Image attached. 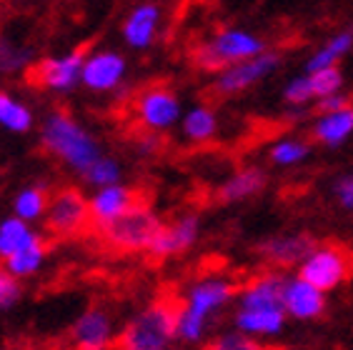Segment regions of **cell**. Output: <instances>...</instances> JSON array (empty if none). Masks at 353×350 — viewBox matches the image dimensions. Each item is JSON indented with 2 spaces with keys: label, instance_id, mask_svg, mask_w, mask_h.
<instances>
[{
  "label": "cell",
  "instance_id": "obj_1",
  "mask_svg": "<svg viewBox=\"0 0 353 350\" xmlns=\"http://www.w3.org/2000/svg\"><path fill=\"white\" fill-rule=\"evenodd\" d=\"M183 305L185 298H156L110 343L113 350H168V345L178 338V320H181Z\"/></svg>",
  "mask_w": 353,
  "mask_h": 350
},
{
  "label": "cell",
  "instance_id": "obj_2",
  "mask_svg": "<svg viewBox=\"0 0 353 350\" xmlns=\"http://www.w3.org/2000/svg\"><path fill=\"white\" fill-rule=\"evenodd\" d=\"M43 150L68 163L70 168L78 170L81 175L101 158L98 143L65 110H55L48 115L46 125H43Z\"/></svg>",
  "mask_w": 353,
  "mask_h": 350
},
{
  "label": "cell",
  "instance_id": "obj_3",
  "mask_svg": "<svg viewBox=\"0 0 353 350\" xmlns=\"http://www.w3.org/2000/svg\"><path fill=\"white\" fill-rule=\"evenodd\" d=\"M233 296H241V285L233 280H203L185 296L183 313L178 320V338L185 343H198L205 333V320L213 310L223 308Z\"/></svg>",
  "mask_w": 353,
  "mask_h": 350
},
{
  "label": "cell",
  "instance_id": "obj_4",
  "mask_svg": "<svg viewBox=\"0 0 353 350\" xmlns=\"http://www.w3.org/2000/svg\"><path fill=\"white\" fill-rule=\"evenodd\" d=\"M161 225L163 223L158 220L150 205H136V208L125 210L123 216H118L116 220L95 228V233L101 236V243L108 250L128 256V253H138V250H148L150 240L156 238Z\"/></svg>",
  "mask_w": 353,
  "mask_h": 350
},
{
  "label": "cell",
  "instance_id": "obj_5",
  "mask_svg": "<svg viewBox=\"0 0 353 350\" xmlns=\"http://www.w3.org/2000/svg\"><path fill=\"white\" fill-rule=\"evenodd\" d=\"M263 41L245 30H221L211 41L193 48L190 61L201 70H223L233 63L248 61L253 55L263 53Z\"/></svg>",
  "mask_w": 353,
  "mask_h": 350
},
{
  "label": "cell",
  "instance_id": "obj_6",
  "mask_svg": "<svg viewBox=\"0 0 353 350\" xmlns=\"http://www.w3.org/2000/svg\"><path fill=\"white\" fill-rule=\"evenodd\" d=\"M46 230L53 238H78L93 233L90 200L73 185L55 190L46 208Z\"/></svg>",
  "mask_w": 353,
  "mask_h": 350
},
{
  "label": "cell",
  "instance_id": "obj_7",
  "mask_svg": "<svg viewBox=\"0 0 353 350\" xmlns=\"http://www.w3.org/2000/svg\"><path fill=\"white\" fill-rule=\"evenodd\" d=\"M353 273V253L346 250L343 245L328 243V245H319L306 260L301 262L299 276L306 283L316 285L319 290H333L339 288L343 280Z\"/></svg>",
  "mask_w": 353,
  "mask_h": 350
},
{
  "label": "cell",
  "instance_id": "obj_8",
  "mask_svg": "<svg viewBox=\"0 0 353 350\" xmlns=\"http://www.w3.org/2000/svg\"><path fill=\"white\" fill-rule=\"evenodd\" d=\"M130 108L136 113V121L145 130H165L178 121L181 103H178L173 88L163 83H150L133 95Z\"/></svg>",
  "mask_w": 353,
  "mask_h": 350
},
{
  "label": "cell",
  "instance_id": "obj_9",
  "mask_svg": "<svg viewBox=\"0 0 353 350\" xmlns=\"http://www.w3.org/2000/svg\"><path fill=\"white\" fill-rule=\"evenodd\" d=\"M90 45L83 43L65 58H46L41 63L26 68V81L33 88H53V90H70L78 83L83 63L88 61Z\"/></svg>",
  "mask_w": 353,
  "mask_h": 350
},
{
  "label": "cell",
  "instance_id": "obj_10",
  "mask_svg": "<svg viewBox=\"0 0 353 350\" xmlns=\"http://www.w3.org/2000/svg\"><path fill=\"white\" fill-rule=\"evenodd\" d=\"M281 65L279 53H259L248 58V61L233 63V65L223 68L218 78L213 81L211 93L223 98V95H236L245 88L256 85L259 81H263L265 75H271L276 68Z\"/></svg>",
  "mask_w": 353,
  "mask_h": 350
},
{
  "label": "cell",
  "instance_id": "obj_11",
  "mask_svg": "<svg viewBox=\"0 0 353 350\" xmlns=\"http://www.w3.org/2000/svg\"><path fill=\"white\" fill-rule=\"evenodd\" d=\"M150 198L138 188H125V185H105L93 196L90 200V218H93V230L105 225V223L116 220L125 210L136 208V205H148Z\"/></svg>",
  "mask_w": 353,
  "mask_h": 350
},
{
  "label": "cell",
  "instance_id": "obj_12",
  "mask_svg": "<svg viewBox=\"0 0 353 350\" xmlns=\"http://www.w3.org/2000/svg\"><path fill=\"white\" fill-rule=\"evenodd\" d=\"M196 238H198V216H193V213L181 216L173 223H163L158 228L156 238L148 245V256L153 260L173 258L178 253H185L196 243Z\"/></svg>",
  "mask_w": 353,
  "mask_h": 350
},
{
  "label": "cell",
  "instance_id": "obj_13",
  "mask_svg": "<svg viewBox=\"0 0 353 350\" xmlns=\"http://www.w3.org/2000/svg\"><path fill=\"white\" fill-rule=\"evenodd\" d=\"M319 248V240L308 233H299V236H279L271 238L259 245V253L271 262V265H279V268H291V265H299L303 262L313 250Z\"/></svg>",
  "mask_w": 353,
  "mask_h": 350
},
{
  "label": "cell",
  "instance_id": "obj_14",
  "mask_svg": "<svg viewBox=\"0 0 353 350\" xmlns=\"http://www.w3.org/2000/svg\"><path fill=\"white\" fill-rule=\"evenodd\" d=\"M73 350H105L113 343V325L103 308L85 310L70 330Z\"/></svg>",
  "mask_w": 353,
  "mask_h": 350
},
{
  "label": "cell",
  "instance_id": "obj_15",
  "mask_svg": "<svg viewBox=\"0 0 353 350\" xmlns=\"http://www.w3.org/2000/svg\"><path fill=\"white\" fill-rule=\"evenodd\" d=\"M283 308L285 313H291L299 320H311V318L323 316L326 298H323V290H319L316 285L306 283L303 278H299V280H288L285 283Z\"/></svg>",
  "mask_w": 353,
  "mask_h": 350
},
{
  "label": "cell",
  "instance_id": "obj_16",
  "mask_svg": "<svg viewBox=\"0 0 353 350\" xmlns=\"http://www.w3.org/2000/svg\"><path fill=\"white\" fill-rule=\"evenodd\" d=\"M125 61L118 53H98L83 63L81 81L90 90H110L123 81Z\"/></svg>",
  "mask_w": 353,
  "mask_h": 350
},
{
  "label": "cell",
  "instance_id": "obj_17",
  "mask_svg": "<svg viewBox=\"0 0 353 350\" xmlns=\"http://www.w3.org/2000/svg\"><path fill=\"white\" fill-rule=\"evenodd\" d=\"M288 278L281 273H263L241 288V308H283V288Z\"/></svg>",
  "mask_w": 353,
  "mask_h": 350
},
{
  "label": "cell",
  "instance_id": "obj_18",
  "mask_svg": "<svg viewBox=\"0 0 353 350\" xmlns=\"http://www.w3.org/2000/svg\"><path fill=\"white\" fill-rule=\"evenodd\" d=\"M353 135V103L343 105L331 113H321V118L313 123L311 138L323 143L328 148H339L341 143H346Z\"/></svg>",
  "mask_w": 353,
  "mask_h": 350
},
{
  "label": "cell",
  "instance_id": "obj_19",
  "mask_svg": "<svg viewBox=\"0 0 353 350\" xmlns=\"http://www.w3.org/2000/svg\"><path fill=\"white\" fill-rule=\"evenodd\" d=\"M265 183H268L265 170L256 168V165H253V168H243V170H238L236 175H231V178L221 185V190L216 193V198H218V203L245 200V198L259 196L261 190L265 188Z\"/></svg>",
  "mask_w": 353,
  "mask_h": 350
},
{
  "label": "cell",
  "instance_id": "obj_20",
  "mask_svg": "<svg viewBox=\"0 0 353 350\" xmlns=\"http://www.w3.org/2000/svg\"><path fill=\"white\" fill-rule=\"evenodd\" d=\"M158 25V8L156 3H143L123 23V35L128 45L133 48H148Z\"/></svg>",
  "mask_w": 353,
  "mask_h": 350
},
{
  "label": "cell",
  "instance_id": "obj_21",
  "mask_svg": "<svg viewBox=\"0 0 353 350\" xmlns=\"http://www.w3.org/2000/svg\"><path fill=\"white\" fill-rule=\"evenodd\" d=\"M285 308H241L236 316L238 330L253 336H276L283 328Z\"/></svg>",
  "mask_w": 353,
  "mask_h": 350
},
{
  "label": "cell",
  "instance_id": "obj_22",
  "mask_svg": "<svg viewBox=\"0 0 353 350\" xmlns=\"http://www.w3.org/2000/svg\"><path fill=\"white\" fill-rule=\"evenodd\" d=\"M35 233L26 225L23 218H8V220L0 223V258L15 256L18 250H23L26 245L35 240Z\"/></svg>",
  "mask_w": 353,
  "mask_h": 350
},
{
  "label": "cell",
  "instance_id": "obj_23",
  "mask_svg": "<svg viewBox=\"0 0 353 350\" xmlns=\"http://www.w3.org/2000/svg\"><path fill=\"white\" fill-rule=\"evenodd\" d=\"M351 48H353V30L346 28V30H341V33L333 35L326 45L321 48V50H316V53L308 58L306 73H313V70H321V68H328V65H336V61H341Z\"/></svg>",
  "mask_w": 353,
  "mask_h": 350
},
{
  "label": "cell",
  "instance_id": "obj_24",
  "mask_svg": "<svg viewBox=\"0 0 353 350\" xmlns=\"http://www.w3.org/2000/svg\"><path fill=\"white\" fill-rule=\"evenodd\" d=\"M46 250H48V245L43 243V238L38 236L30 245H26L23 250H18L15 256L6 258V268L18 278L30 276V273H35V270L41 268L43 258H46Z\"/></svg>",
  "mask_w": 353,
  "mask_h": 350
},
{
  "label": "cell",
  "instance_id": "obj_25",
  "mask_svg": "<svg viewBox=\"0 0 353 350\" xmlns=\"http://www.w3.org/2000/svg\"><path fill=\"white\" fill-rule=\"evenodd\" d=\"M0 125L13 133H28L33 125V115L23 103L13 101L8 93L0 90Z\"/></svg>",
  "mask_w": 353,
  "mask_h": 350
},
{
  "label": "cell",
  "instance_id": "obj_26",
  "mask_svg": "<svg viewBox=\"0 0 353 350\" xmlns=\"http://www.w3.org/2000/svg\"><path fill=\"white\" fill-rule=\"evenodd\" d=\"M48 200H50V193H48L46 185H33V188H26L21 196L15 198V213L23 220H35V218L46 216Z\"/></svg>",
  "mask_w": 353,
  "mask_h": 350
},
{
  "label": "cell",
  "instance_id": "obj_27",
  "mask_svg": "<svg viewBox=\"0 0 353 350\" xmlns=\"http://www.w3.org/2000/svg\"><path fill=\"white\" fill-rule=\"evenodd\" d=\"M216 125V115H213L211 108H193L183 118V133L193 143H203L208 138H213Z\"/></svg>",
  "mask_w": 353,
  "mask_h": 350
},
{
  "label": "cell",
  "instance_id": "obj_28",
  "mask_svg": "<svg viewBox=\"0 0 353 350\" xmlns=\"http://www.w3.org/2000/svg\"><path fill=\"white\" fill-rule=\"evenodd\" d=\"M308 83H311L313 98H326V95L341 93V85H343V73H341L336 65L321 68V70H313V73H308Z\"/></svg>",
  "mask_w": 353,
  "mask_h": 350
},
{
  "label": "cell",
  "instance_id": "obj_29",
  "mask_svg": "<svg viewBox=\"0 0 353 350\" xmlns=\"http://www.w3.org/2000/svg\"><path fill=\"white\" fill-rule=\"evenodd\" d=\"M30 63V50L21 45H13L10 41L0 38V73H18L26 70Z\"/></svg>",
  "mask_w": 353,
  "mask_h": 350
},
{
  "label": "cell",
  "instance_id": "obj_30",
  "mask_svg": "<svg viewBox=\"0 0 353 350\" xmlns=\"http://www.w3.org/2000/svg\"><path fill=\"white\" fill-rule=\"evenodd\" d=\"M83 178H85L90 185H101V188H105V185H113V183L121 181V165H118L116 161H110V158H103L101 155V158L83 173Z\"/></svg>",
  "mask_w": 353,
  "mask_h": 350
},
{
  "label": "cell",
  "instance_id": "obj_31",
  "mask_svg": "<svg viewBox=\"0 0 353 350\" xmlns=\"http://www.w3.org/2000/svg\"><path fill=\"white\" fill-rule=\"evenodd\" d=\"M308 153H311V145L306 141H283L271 148V161L276 165H293L303 161Z\"/></svg>",
  "mask_w": 353,
  "mask_h": 350
},
{
  "label": "cell",
  "instance_id": "obj_32",
  "mask_svg": "<svg viewBox=\"0 0 353 350\" xmlns=\"http://www.w3.org/2000/svg\"><path fill=\"white\" fill-rule=\"evenodd\" d=\"M23 288L18 283V276H13L8 268H0V310L10 308L18 303Z\"/></svg>",
  "mask_w": 353,
  "mask_h": 350
},
{
  "label": "cell",
  "instance_id": "obj_33",
  "mask_svg": "<svg viewBox=\"0 0 353 350\" xmlns=\"http://www.w3.org/2000/svg\"><path fill=\"white\" fill-rule=\"evenodd\" d=\"M205 350H276V348H268L263 343H256L251 338H243V336H223L213 340L211 345H205Z\"/></svg>",
  "mask_w": 353,
  "mask_h": 350
},
{
  "label": "cell",
  "instance_id": "obj_34",
  "mask_svg": "<svg viewBox=\"0 0 353 350\" xmlns=\"http://www.w3.org/2000/svg\"><path fill=\"white\" fill-rule=\"evenodd\" d=\"M283 101L291 103V105H306L308 101H313V90H311V83H308V75L293 78V81L285 85Z\"/></svg>",
  "mask_w": 353,
  "mask_h": 350
},
{
  "label": "cell",
  "instance_id": "obj_35",
  "mask_svg": "<svg viewBox=\"0 0 353 350\" xmlns=\"http://www.w3.org/2000/svg\"><path fill=\"white\" fill-rule=\"evenodd\" d=\"M333 196H336V200H339L341 208L351 210L353 213V173L343 175V178L336 181V185H333Z\"/></svg>",
  "mask_w": 353,
  "mask_h": 350
},
{
  "label": "cell",
  "instance_id": "obj_36",
  "mask_svg": "<svg viewBox=\"0 0 353 350\" xmlns=\"http://www.w3.org/2000/svg\"><path fill=\"white\" fill-rule=\"evenodd\" d=\"M351 98L343 93H333V95H326V98H319V105H316V113H331V110H339L343 105H348Z\"/></svg>",
  "mask_w": 353,
  "mask_h": 350
}]
</instances>
